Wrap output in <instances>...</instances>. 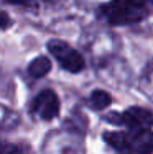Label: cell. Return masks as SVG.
Returning a JSON list of instances; mask_svg holds the SVG:
<instances>
[{
    "instance_id": "1",
    "label": "cell",
    "mask_w": 153,
    "mask_h": 154,
    "mask_svg": "<svg viewBox=\"0 0 153 154\" xmlns=\"http://www.w3.org/2000/svg\"><path fill=\"white\" fill-rule=\"evenodd\" d=\"M151 7L153 0H110L100 7V12L110 25L125 26L147 18Z\"/></svg>"
},
{
    "instance_id": "2",
    "label": "cell",
    "mask_w": 153,
    "mask_h": 154,
    "mask_svg": "<svg viewBox=\"0 0 153 154\" xmlns=\"http://www.w3.org/2000/svg\"><path fill=\"white\" fill-rule=\"evenodd\" d=\"M104 139L125 154H151L153 152V131L130 130L129 133H105Z\"/></svg>"
},
{
    "instance_id": "3",
    "label": "cell",
    "mask_w": 153,
    "mask_h": 154,
    "mask_svg": "<svg viewBox=\"0 0 153 154\" xmlns=\"http://www.w3.org/2000/svg\"><path fill=\"white\" fill-rule=\"evenodd\" d=\"M48 49L49 53L54 56V59L61 64V67L66 69L69 72H81L84 69V57L68 45L64 41L59 39H53L48 43Z\"/></svg>"
},
{
    "instance_id": "4",
    "label": "cell",
    "mask_w": 153,
    "mask_h": 154,
    "mask_svg": "<svg viewBox=\"0 0 153 154\" xmlns=\"http://www.w3.org/2000/svg\"><path fill=\"white\" fill-rule=\"evenodd\" d=\"M105 120L114 125H123L130 130H148L153 125V115L148 110L140 107H132L125 110L122 115L110 113V115H107Z\"/></svg>"
},
{
    "instance_id": "5",
    "label": "cell",
    "mask_w": 153,
    "mask_h": 154,
    "mask_svg": "<svg viewBox=\"0 0 153 154\" xmlns=\"http://www.w3.org/2000/svg\"><path fill=\"white\" fill-rule=\"evenodd\" d=\"M30 112L41 120H53L59 113V98L53 90H43L33 98Z\"/></svg>"
},
{
    "instance_id": "6",
    "label": "cell",
    "mask_w": 153,
    "mask_h": 154,
    "mask_svg": "<svg viewBox=\"0 0 153 154\" xmlns=\"http://www.w3.org/2000/svg\"><path fill=\"white\" fill-rule=\"evenodd\" d=\"M49 71H51V62H49L48 57H45V56L36 57V59H33L30 62V66H28V74L31 77H35V79L45 77Z\"/></svg>"
},
{
    "instance_id": "7",
    "label": "cell",
    "mask_w": 153,
    "mask_h": 154,
    "mask_svg": "<svg viewBox=\"0 0 153 154\" xmlns=\"http://www.w3.org/2000/svg\"><path fill=\"white\" fill-rule=\"evenodd\" d=\"M110 95H109L105 90H94L91 94V98H89V105L92 107L94 110H104L105 107L110 105Z\"/></svg>"
},
{
    "instance_id": "8",
    "label": "cell",
    "mask_w": 153,
    "mask_h": 154,
    "mask_svg": "<svg viewBox=\"0 0 153 154\" xmlns=\"http://www.w3.org/2000/svg\"><path fill=\"white\" fill-rule=\"evenodd\" d=\"M10 23H12L10 17L7 15L5 12H2V10H0V30H3V28H8Z\"/></svg>"
},
{
    "instance_id": "9",
    "label": "cell",
    "mask_w": 153,
    "mask_h": 154,
    "mask_svg": "<svg viewBox=\"0 0 153 154\" xmlns=\"http://www.w3.org/2000/svg\"><path fill=\"white\" fill-rule=\"evenodd\" d=\"M0 154H21L18 146H5L0 149Z\"/></svg>"
},
{
    "instance_id": "10",
    "label": "cell",
    "mask_w": 153,
    "mask_h": 154,
    "mask_svg": "<svg viewBox=\"0 0 153 154\" xmlns=\"http://www.w3.org/2000/svg\"><path fill=\"white\" fill-rule=\"evenodd\" d=\"M8 3H13V5H25V7H33V0H5Z\"/></svg>"
},
{
    "instance_id": "11",
    "label": "cell",
    "mask_w": 153,
    "mask_h": 154,
    "mask_svg": "<svg viewBox=\"0 0 153 154\" xmlns=\"http://www.w3.org/2000/svg\"><path fill=\"white\" fill-rule=\"evenodd\" d=\"M46 2H53V0H46Z\"/></svg>"
}]
</instances>
